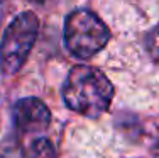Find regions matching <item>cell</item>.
<instances>
[{
  "instance_id": "obj_1",
  "label": "cell",
  "mask_w": 159,
  "mask_h": 158,
  "mask_svg": "<svg viewBox=\"0 0 159 158\" xmlns=\"http://www.w3.org/2000/svg\"><path fill=\"white\" fill-rule=\"evenodd\" d=\"M63 99L71 111L86 117H98L110 107L113 87L98 68L78 65L66 77Z\"/></svg>"
},
{
  "instance_id": "obj_2",
  "label": "cell",
  "mask_w": 159,
  "mask_h": 158,
  "mask_svg": "<svg viewBox=\"0 0 159 158\" xmlns=\"http://www.w3.org/2000/svg\"><path fill=\"white\" fill-rule=\"evenodd\" d=\"M110 39L108 27L97 14L75 10L64 21V43L68 51L80 60L95 56Z\"/></svg>"
},
{
  "instance_id": "obj_3",
  "label": "cell",
  "mask_w": 159,
  "mask_h": 158,
  "mask_svg": "<svg viewBox=\"0 0 159 158\" xmlns=\"http://www.w3.org/2000/svg\"><path fill=\"white\" fill-rule=\"evenodd\" d=\"M39 31L36 14L22 12L7 26L0 43V68L3 73H17L29 58Z\"/></svg>"
},
{
  "instance_id": "obj_4",
  "label": "cell",
  "mask_w": 159,
  "mask_h": 158,
  "mask_svg": "<svg viewBox=\"0 0 159 158\" xmlns=\"http://www.w3.org/2000/svg\"><path fill=\"white\" fill-rule=\"evenodd\" d=\"M14 117H16V127L20 133L31 134L46 129L51 121V112L43 100L36 97H27L16 104Z\"/></svg>"
},
{
  "instance_id": "obj_5",
  "label": "cell",
  "mask_w": 159,
  "mask_h": 158,
  "mask_svg": "<svg viewBox=\"0 0 159 158\" xmlns=\"http://www.w3.org/2000/svg\"><path fill=\"white\" fill-rule=\"evenodd\" d=\"M27 158H54V148L46 138H41L31 145Z\"/></svg>"
},
{
  "instance_id": "obj_6",
  "label": "cell",
  "mask_w": 159,
  "mask_h": 158,
  "mask_svg": "<svg viewBox=\"0 0 159 158\" xmlns=\"http://www.w3.org/2000/svg\"><path fill=\"white\" fill-rule=\"evenodd\" d=\"M146 44H147V51H149L151 58L156 63H159V24L147 34Z\"/></svg>"
},
{
  "instance_id": "obj_7",
  "label": "cell",
  "mask_w": 159,
  "mask_h": 158,
  "mask_svg": "<svg viewBox=\"0 0 159 158\" xmlns=\"http://www.w3.org/2000/svg\"><path fill=\"white\" fill-rule=\"evenodd\" d=\"M0 158H24L17 146H5L0 150Z\"/></svg>"
},
{
  "instance_id": "obj_8",
  "label": "cell",
  "mask_w": 159,
  "mask_h": 158,
  "mask_svg": "<svg viewBox=\"0 0 159 158\" xmlns=\"http://www.w3.org/2000/svg\"><path fill=\"white\" fill-rule=\"evenodd\" d=\"M154 158H159V143L156 145V148H154Z\"/></svg>"
},
{
  "instance_id": "obj_9",
  "label": "cell",
  "mask_w": 159,
  "mask_h": 158,
  "mask_svg": "<svg viewBox=\"0 0 159 158\" xmlns=\"http://www.w3.org/2000/svg\"><path fill=\"white\" fill-rule=\"evenodd\" d=\"M34 2H44V0H34Z\"/></svg>"
}]
</instances>
